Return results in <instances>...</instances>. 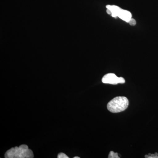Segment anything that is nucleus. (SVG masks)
I'll use <instances>...</instances> for the list:
<instances>
[{
	"label": "nucleus",
	"instance_id": "nucleus-9",
	"mask_svg": "<svg viewBox=\"0 0 158 158\" xmlns=\"http://www.w3.org/2000/svg\"><path fill=\"white\" fill-rule=\"evenodd\" d=\"M73 158H80V157L76 156L74 157H73Z\"/></svg>",
	"mask_w": 158,
	"mask_h": 158
},
{
	"label": "nucleus",
	"instance_id": "nucleus-3",
	"mask_svg": "<svg viewBox=\"0 0 158 158\" xmlns=\"http://www.w3.org/2000/svg\"><path fill=\"white\" fill-rule=\"evenodd\" d=\"M106 8L111 11V15L113 17L118 16L127 23L132 18L131 14L130 11L123 10L118 6L108 5L106 6Z\"/></svg>",
	"mask_w": 158,
	"mask_h": 158
},
{
	"label": "nucleus",
	"instance_id": "nucleus-6",
	"mask_svg": "<svg viewBox=\"0 0 158 158\" xmlns=\"http://www.w3.org/2000/svg\"><path fill=\"white\" fill-rule=\"evenodd\" d=\"M145 158H158V153L156 152L155 154H148V155L145 156Z\"/></svg>",
	"mask_w": 158,
	"mask_h": 158
},
{
	"label": "nucleus",
	"instance_id": "nucleus-4",
	"mask_svg": "<svg viewBox=\"0 0 158 158\" xmlns=\"http://www.w3.org/2000/svg\"><path fill=\"white\" fill-rule=\"evenodd\" d=\"M102 82L104 84L116 85L118 84H124L125 80L123 78L118 77L115 74L108 73L103 77Z\"/></svg>",
	"mask_w": 158,
	"mask_h": 158
},
{
	"label": "nucleus",
	"instance_id": "nucleus-7",
	"mask_svg": "<svg viewBox=\"0 0 158 158\" xmlns=\"http://www.w3.org/2000/svg\"><path fill=\"white\" fill-rule=\"evenodd\" d=\"M57 157L58 158H69L68 156L65 154L64 153H60L58 154V156Z\"/></svg>",
	"mask_w": 158,
	"mask_h": 158
},
{
	"label": "nucleus",
	"instance_id": "nucleus-8",
	"mask_svg": "<svg viewBox=\"0 0 158 158\" xmlns=\"http://www.w3.org/2000/svg\"><path fill=\"white\" fill-rule=\"evenodd\" d=\"M128 23H129L131 25V26H135L136 23V21L132 18L131 19Z\"/></svg>",
	"mask_w": 158,
	"mask_h": 158
},
{
	"label": "nucleus",
	"instance_id": "nucleus-2",
	"mask_svg": "<svg viewBox=\"0 0 158 158\" xmlns=\"http://www.w3.org/2000/svg\"><path fill=\"white\" fill-rule=\"evenodd\" d=\"M129 106V100L124 96L116 97L107 104V109L112 113H118L124 111Z\"/></svg>",
	"mask_w": 158,
	"mask_h": 158
},
{
	"label": "nucleus",
	"instance_id": "nucleus-1",
	"mask_svg": "<svg viewBox=\"0 0 158 158\" xmlns=\"http://www.w3.org/2000/svg\"><path fill=\"white\" fill-rule=\"evenodd\" d=\"M6 158H33V151L29 149L27 145L22 144L19 147L12 148L7 151L5 155Z\"/></svg>",
	"mask_w": 158,
	"mask_h": 158
},
{
	"label": "nucleus",
	"instance_id": "nucleus-5",
	"mask_svg": "<svg viewBox=\"0 0 158 158\" xmlns=\"http://www.w3.org/2000/svg\"><path fill=\"white\" fill-rule=\"evenodd\" d=\"M109 158H119V156H118V153H115L113 152V151L110 152V154L109 155Z\"/></svg>",
	"mask_w": 158,
	"mask_h": 158
}]
</instances>
